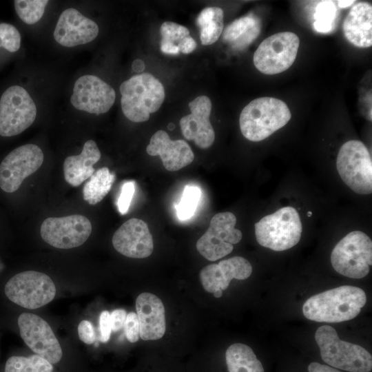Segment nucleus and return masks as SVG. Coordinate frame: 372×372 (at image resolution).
Instances as JSON below:
<instances>
[{"instance_id": "f03ea898", "label": "nucleus", "mask_w": 372, "mask_h": 372, "mask_svg": "<svg viewBox=\"0 0 372 372\" xmlns=\"http://www.w3.org/2000/svg\"><path fill=\"white\" fill-rule=\"evenodd\" d=\"M291 113L287 104L276 98H257L242 110L240 128L249 141H262L284 127L291 119Z\"/></svg>"}, {"instance_id": "6ab92c4d", "label": "nucleus", "mask_w": 372, "mask_h": 372, "mask_svg": "<svg viewBox=\"0 0 372 372\" xmlns=\"http://www.w3.org/2000/svg\"><path fill=\"white\" fill-rule=\"evenodd\" d=\"M252 273L250 262L241 256H234L207 265L200 271V280L204 289L209 293L225 290L231 280H245Z\"/></svg>"}, {"instance_id": "a19ab883", "label": "nucleus", "mask_w": 372, "mask_h": 372, "mask_svg": "<svg viewBox=\"0 0 372 372\" xmlns=\"http://www.w3.org/2000/svg\"><path fill=\"white\" fill-rule=\"evenodd\" d=\"M145 68V64L143 61L140 59L135 60L132 63V69L136 72H141Z\"/></svg>"}, {"instance_id": "58836bf2", "label": "nucleus", "mask_w": 372, "mask_h": 372, "mask_svg": "<svg viewBox=\"0 0 372 372\" xmlns=\"http://www.w3.org/2000/svg\"><path fill=\"white\" fill-rule=\"evenodd\" d=\"M196 41L189 35L183 39L177 45L179 52L183 54L191 53L196 49Z\"/></svg>"}, {"instance_id": "4be33fe9", "label": "nucleus", "mask_w": 372, "mask_h": 372, "mask_svg": "<svg viewBox=\"0 0 372 372\" xmlns=\"http://www.w3.org/2000/svg\"><path fill=\"white\" fill-rule=\"evenodd\" d=\"M346 39L358 48L372 45V6L366 2L355 3L343 23Z\"/></svg>"}, {"instance_id": "9d476101", "label": "nucleus", "mask_w": 372, "mask_h": 372, "mask_svg": "<svg viewBox=\"0 0 372 372\" xmlns=\"http://www.w3.org/2000/svg\"><path fill=\"white\" fill-rule=\"evenodd\" d=\"M36 105L22 87L12 85L0 99V135L12 136L21 134L34 121Z\"/></svg>"}, {"instance_id": "473e14b6", "label": "nucleus", "mask_w": 372, "mask_h": 372, "mask_svg": "<svg viewBox=\"0 0 372 372\" xmlns=\"http://www.w3.org/2000/svg\"><path fill=\"white\" fill-rule=\"evenodd\" d=\"M21 35L19 30L10 23H0V47L10 52L20 48Z\"/></svg>"}, {"instance_id": "c85d7f7f", "label": "nucleus", "mask_w": 372, "mask_h": 372, "mask_svg": "<svg viewBox=\"0 0 372 372\" xmlns=\"http://www.w3.org/2000/svg\"><path fill=\"white\" fill-rule=\"evenodd\" d=\"M338 9L333 1H322L315 8L313 28L318 32L327 33L332 30Z\"/></svg>"}, {"instance_id": "f704fd0d", "label": "nucleus", "mask_w": 372, "mask_h": 372, "mask_svg": "<svg viewBox=\"0 0 372 372\" xmlns=\"http://www.w3.org/2000/svg\"><path fill=\"white\" fill-rule=\"evenodd\" d=\"M124 329L125 336L129 342L134 343L138 340L140 337V326L136 313L130 312L127 314Z\"/></svg>"}, {"instance_id": "ea45409f", "label": "nucleus", "mask_w": 372, "mask_h": 372, "mask_svg": "<svg viewBox=\"0 0 372 372\" xmlns=\"http://www.w3.org/2000/svg\"><path fill=\"white\" fill-rule=\"evenodd\" d=\"M309 372H342L332 366L318 362H311L308 366Z\"/></svg>"}, {"instance_id": "1a4fd4ad", "label": "nucleus", "mask_w": 372, "mask_h": 372, "mask_svg": "<svg viewBox=\"0 0 372 372\" xmlns=\"http://www.w3.org/2000/svg\"><path fill=\"white\" fill-rule=\"evenodd\" d=\"M300 45L297 34L281 32L265 39L253 56L255 67L265 74H276L289 69L294 63Z\"/></svg>"}, {"instance_id": "393cba45", "label": "nucleus", "mask_w": 372, "mask_h": 372, "mask_svg": "<svg viewBox=\"0 0 372 372\" xmlns=\"http://www.w3.org/2000/svg\"><path fill=\"white\" fill-rule=\"evenodd\" d=\"M225 359L229 372H264L260 361L246 344L235 343L229 346Z\"/></svg>"}, {"instance_id": "0eeeda50", "label": "nucleus", "mask_w": 372, "mask_h": 372, "mask_svg": "<svg viewBox=\"0 0 372 372\" xmlns=\"http://www.w3.org/2000/svg\"><path fill=\"white\" fill-rule=\"evenodd\" d=\"M338 172L343 182L354 192L369 194L372 192V160L371 154L358 140L344 143L336 159Z\"/></svg>"}, {"instance_id": "b1692460", "label": "nucleus", "mask_w": 372, "mask_h": 372, "mask_svg": "<svg viewBox=\"0 0 372 372\" xmlns=\"http://www.w3.org/2000/svg\"><path fill=\"white\" fill-rule=\"evenodd\" d=\"M261 23L254 14H249L232 21L224 30L223 40L235 50L249 45L259 35Z\"/></svg>"}, {"instance_id": "37998d69", "label": "nucleus", "mask_w": 372, "mask_h": 372, "mask_svg": "<svg viewBox=\"0 0 372 372\" xmlns=\"http://www.w3.org/2000/svg\"><path fill=\"white\" fill-rule=\"evenodd\" d=\"M214 297L216 298H220L223 295V291L222 290H217L215 292L213 293Z\"/></svg>"}, {"instance_id": "a878e982", "label": "nucleus", "mask_w": 372, "mask_h": 372, "mask_svg": "<svg viewBox=\"0 0 372 372\" xmlns=\"http://www.w3.org/2000/svg\"><path fill=\"white\" fill-rule=\"evenodd\" d=\"M223 10L218 7L206 8L200 12L196 23L200 28V39L203 45H211L218 39L223 30Z\"/></svg>"}, {"instance_id": "bb28decb", "label": "nucleus", "mask_w": 372, "mask_h": 372, "mask_svg": "<svg viewBox=\"0 0 372 372\" xmlns=\"http://www.w3.org/2000/svg\"><path fill=\"white\" fill-rule=\"evenodd\" d=\"M89 178L83 186V197L89 204L96 205L101 202L111 189L115 180V174L111 173L107 167H103L95 171Z\"/></svg>"}, {"instance_id": "e433bc0d", "label": "nucleus", "mask_w": 372, "mask_h": 372, "mask_svg": "<svg viewBox=\"0 0 372 372\" xmlns=\"http://www.w3.org/2000/svg\"><path fill=\"white\" fill-rule=\"evenodd\" d=\"M100 340L102 342H107L110 338L112 325L110 321V313L108 311H103L99 316Z\"/></svg>"}, {"instance_id": "423d86ee", "label": "nucleus", "mask_w": 372, "mask_h": 372, "mask_svg": "<svg viewBox=\"0 0 372 372\" xmlns=\"http://www.w3.org/2000/svg\"><path fill=\"white\" fill-rule=\"evenodd\" d=\"M331 262L342 276L355 279L365 277L372 265L371 238L360 231L349 233L333 248Z\"/></svg>"}, {"instance_id": "f3484780", "label": "nucleus", "mask_w": 372, "mask_h": 372, "mask_svg": "<svg viewBox=\"0 0 372 372\" xmlns=\"http://www.w3.org/2000/svg\"><path fill=\"white\" fill-rule=\"evenodd\" d=\"M112 245L121 254L132 258H145L154 249L152 234L145 222L131 218L125 222L114 234Z\"/></svg>"}, {"instance_id": "cd10ccee", "label": "nucleus", "mask_w": 372, "mask_h": 372, "mask_svg": "<svg viewBox=\"0 0 372 372\" xmlns=\"http://www.w3.org/2000/svg\"><path fill=\"white\" fill-rule=\"evenodd\" d=\"M50 362L39 355L12 356L8 359L5 372H52Z\"/></svg>"}, {"instance_id": "7c9ffc66", "label": "nucleus", "mask_w": 372, "mask_h": 372, "mask_svg": "<svg viewBox=\"0 0 372 372\" xmlns=\"http://www.w3.org/2000/svg\"><path fill=\"white\" fill-rule=\"evenodd\" d=\"M201 196L197 186L187 185L185 187L179 203L175 205L178 219L185 220L193 216Z\"/></svg>"}, {"instance_id": "20e7f679", "label": "nucleus", "mask_w": 372, "mask_h": 372, "mask_svg": "<svg viewBox=\"0 0 372 372\" xmlns=\"http://www.w3.org/2000/svg\"><path fill=\"white\" fill-rule=\"evenodd\" d=\"M315 339L322 360L330 366L349 372L371 371V354L360 345L341 340L332 327H320Z\"/></svg>"}, {"instance_id": "5701e85b", "label": "nucleus", "mask_w": 372, "mask_h": 372, "mask_svg": "<svg viewBox=\"0 0 372 372\" xmlns=\"http://www.w3.org/2000/svg\"><path fill=\"white\" fill-rule=\"evenodd\" d=\"M101 152L93 140L87 141L81 153L68 156L63 163L65 180L73 187L80 185L95 172L93 165L101 158Z\"/></svg>"}, {"instance_id": "6e6552de", "label": "nucleus", "mask_w": 372, "mask_h": 372, "mask_svg": "<svg viewBox=\"0 0 372 372\" xmlns=\"http://www.w3.org/2000/svg\"><path fill=\"white\" fill-rule=\"evenodd\" d=\"M7 298L14 304L29 309L40 308L50 302L56 287L45 273L26 271L12 277L4 288Z\"/></svg>"}, {"instance_id": "4468645a", "label": "nucleus", "mask_w": 372, "mask_h": 372, "mask_svg": "<svg viewBox=\"0 0 372 372\" xmlns=\"http://www.w3.org/2000/svg\"><path fill=\"white\" fill-rule=\"evenodd\" d=\"M18 326L21 338L35 354L51 364L61 360V347L45 320L34 313H23L19 316Z\"/></svg>"}, {"instance_id": "9b49d317", "label": "nucleus", "mask_w": 372, "mask_h": 372, "mask_svg": "<svg viewBox=\"0 0 372 372\" xmlns=\"http://www.w3.org/2000/svg\"><path fill=\"white\" fill-rule=\"evenodd\" d=\"M236 217L231 212H221L214 215L209 226L197 240L196 249L204 258L215 261L230 254L233 245L239 242L242 232L235 228Z\"/></svg>"}, {"instance_id": "a211bd4d", "label": "nucleus", "mask_w": 372, "mask_h": 372, "mask_svg": "<svg viewBox=\"0 0 372 372\" xmlns=\"http://www.w3.org/2000/svg\"><path fill=\"white\" fill-rule=\"evenodd\" d=\"M99 34L98 25L70 8L60 15L54 32V38L60 45L74 47L93 41Z\"/></svg>"}, {"instance_id": "ddd939ff", "label": "nucleus", "mask_w": 372, "mask_h": 372, "mask_svg": "<svg viewBox=\"0 0 372 372\" xmlns=\"http://www.w3.org/2000/svg\"><path fill=\"white\" fill-rule=\"evenodd\" d=\"M43 153L34 144L21 145L10 152L0 165V187L8 193L17 191L28 176L43 162Z\"/></svg>"}, {"instance_id": "c756f323", "label": "nucleus", "mask_w": 372, "mask_h": 372, "mask_svg": "<svg viewBox=\"0 0 372 372\" xmlns=\"http://www.w3.org/2000/svg\"><path fill=\"white\" fill-rule=\"evenodd\" d=\"M47 0H15V10L19 18L25 23L32 25L43 17Z\"/></svg>"}, {"instance_id": "a18cd8bd", "label": "nucleus", "mask_w": 372, "mask_h": 372, "mask_svg": "<svg viewBox=\"0 0 372 372\" xmlns=\"http://www.w3.org/2000/svg\"><path fill=\"white\" fill-rule=\"evenodd\" d=\"M311 214H312L311 211H308V213H307L308 216H311Z\"/></svg>"}, {"instance_id": "72a5a7b5", "label": "nucleus", "mask_w": 372, "mask_h": 372, "mask_svg": "<svg viewBox=\"0 0 372 372\" xmlns=\"http://www.w3.org/2000/svg\"><path fill=\"white\" fill-rule=\"evenodd\" d=\"M134 192V181H126L121 186V193L117 201L118 209L121 214H127Z\"/></svg>"}, {"instance_id": "f8f14e48", "label": "nucleus", "mask_w": 372, "mask_h": 372, "mask_svg": "<svg viewBox=\"0 0 372 372\" xmlns=\"http://www.w3.org/2000/svg\"><path fill=\"white\" fill-rule=\"evenodd\" d=\"M92 232L89 219L80 214L50 217L41 225V236L50 245L58 249H72L83 245Z\"/></svg>"}, {"instance_id": "c9c22d12", "label": "nucleus", "mask_w": 372, "mask_h": 372, "mask_svg": "<svg viewBox=\"0 0 372 372\" xmlns=\"http://www.w3.org/2000/svg\"><path fill=\"white\" fill-rule=\"evenodd\" d=\"M78 333L80 340L87 344H91L96 341V333L94 326L89 320H82L78 326Z\"/></svg>"}, {"instance_id": "79ce46f5", "label": "nucleus", "mask_w": 372, "mask_h": 372, "mask_svg": "<svg viewBox=\"0 0 372 372\" xmlns=\"http://www.w3.org/2000/svg\"><path fill=\"white\" fill-rule=\"evenodd\" d=\"M354 2L355 1H353V0H350V1L341 0V1H337V4L338 7L340 8H346L353 5Z\"/></svg>"}, {"instance_id": "dca6fc26", "label": "nucleus", "mask_w": 372, "mask_h": 372, "mask_svg": "<svg viewBox=\"0 0 372 372\" xmlns=\"http://www.w3.org/2000/svg\"><path fill=\"white\" fill-rule=\"evenodd\" d=\"M189 107L191 113L180 120L182 134L199 148H209L215 139V132L209 121L211 101L207 96H199L189 102Z\"/></svg>"}, {"instance_id": "4c0bfd02", "label": "nucleus", "mask_w": 372, "mask_h": 372, "mask_svg": "<svg viewBox=\"0 0 372 372\" xmlns=\"http://www.w3.org/2000/svg\"><path fill=\"white\" fill-rule=\"evenodd\" d=\"M127 312L122 309H114L110 313L112 331L116 332L124 327Z\"/></svg>"}, {"instance_id": "2f4dec72", "label": "nucleus", "mask_w": 372, "mask_h": 372, "mask_svg": "<svg viewBox=\"0 0 372 372\" xmlns=\"http://www.w3.org/2000/svg\"><path fill=\"white\" fill-rule=\"evenodd\" d=\"M160 33L162 36L161 43L176 46L183 39L189 35V31L186 27L172 21L164 22L161 26Z\"/></svg>"}, {"instance_id": "39448f33", "label": "nucleus", "mask_w": 372, "mask_h": 372, "mask_svg": "<svg viewBox=\"0 0 372 372\" xmlns=\"http://www.w3.org/2000/svg\"><path fill=\"white\" fill-rule=\"evenodd\" d=\"M302 231L300 216L294 207L289 206L264 216L255 224L257 242L276 251H285L297 245Z\"/></svg>"}, {"instance_id": "c03bdc74", "label": "nucleus", "mask_w": 372, "mask_h": 372, "mask_svg": "<svg viewBox=\"0 0 372 372\" xmlns=\"http://www.w3.org/2000/svg\"><path fill=\"white\" fill-rule=\"evenodd\" d=\"M167 127L169 130H172L174 128V125L173 123H170L168 125Z\"/></svg>"}, {"instance_id": "f257e3e1", "label": "nucleus", "mask_w": 372, "mask_h": 372, "mask_svg": "<svg viewBox=\"0 0 372 372\" xmlns=\"http://www.w3.org/2000/svg\"><path fill=\"white\" fill-rule=\"evenodd\" d=\"M366 302V294L362 289L344 285L310 297L304 303L302 312L310 320L341 322L355 318Z\"/></svg>"}, {"instance_id": "412c9836", "label": "nucleus", "mask_w": 372, "mask_h": 372, "mask_svg": "<svg viewBox=\"0 0 372 372\" xmlns=\"http://www.w3.org/2000/svg\"><path fill=\"white\" fill-rule=\"evenodd\" d=\"M136 315L140 326V337L143 340L161 338L166 329L165 308L156 295L143 292L136 300Z\"/></svg>"}, {"instance_id": "aec40b11", "label": "nucleus", "mask_w": 372, "mask_h": 372, "mask_svg": "<svg viewBox=\"0 0 372 372\" xmlns=\"http://www.w3.org/2000/svg\"><path fill=\"white\" fill-rule=\"evenodd\" d=\"M146 151L150 156H159L165 168L170 172L186 167L194 158V154L186 141H172L163 130H158L152 135Z\"/></svg>"}, {"instance_id": "2eb2a0df", "label": "nucleus", "mask_w": 372, "mask_h": 372, "mask_svg": "<svg viewBox=\"0 0 372 372\" xmlns=\"http://www.w3.org/2000/svg\"><path fill=\"white\" fill-rule=\"evenodd\" d=\"M115 99V91L109 84L96 76L84 75L76 81L70 102L77 110L100 114L109 111Z\"/></svg>"}, {"instance_id": "7ed1b4c3", "label": "nucleus", "mask_w": 372, "mask_h": 372, "mask_svg": "<svg viewBox=\"0 0 372 372\" xmlns=\"http://www.w3.org/2000/svg\"><path fill=\"white\" fill-rule=\"evenodd\" d=\"M121 104L124 115L131 121L149 119L165 99V90L158 79L149 73L132 76L120 85Z\"/></svg>"}]
</instances>
